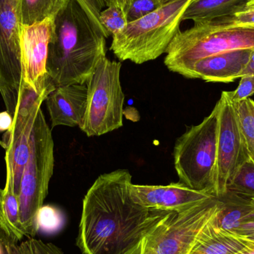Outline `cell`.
I'll list each match as a JSON object with an SVG mask.
<instances>
[{"label":"cell","instance_id":"1","mask_svg":"<svg viewBox=\"0 0 254 254\" xmlns=\"http://www.w3.org/2000/svg\"><path fill=\"white\" fill-rule=\"evenodd\" d=\"M131 175L119 169L98 176L86 192L77 246L83 254H126L172 212L131 198Z\"/></svg>","mask_w":254,"mask_h":254},{"label":"cell","instance_id":"21","mask_svg":"<svg viewBox=\"0 0 254 254\" xmlns=\"http://www.w3.org/2000/svg\"><path fill=\"white\" fill-rule=\"evenodd\" d=\"M235 104L246 151L249 159L254 164V101L247 98Z\"/></svg>","mask_w":254,"mask_h":254},{"label":"cell","instance_id":"28","mask_svg":"<svg viewBox=\"0 0 254 254\" xmlns=\"http://www.w3.org/2000/svg\"><path fill=\"white\" fill-rule=\"evenodd\" d=\"M228 27L254 28V8H246L231 16L210 21Z\"/></svg>","mask_w":254,"mask_h":254},{"label":"cell","instance_id":"35","mask_svg":"<svg viewBox=\"0 0 254 254\" xmlns=\"http://www.w3.org/2000/svg\"><path fill=\"white\" fill-rule=\"evenodd\" d=\"M236 254H254V243L252 246H249L243 252H239V253Z\"/></svg>","mask_w":254,"mask_h":254},{"label":"cell","instance_id":"17","mask_svg":"<svg viewBox=\"0 0 254 254\" xmlns=\"http://www.w3.org/2000/svg\"><path fill=\"white\" fill-rule=\"evenodd\" d=\"M249 0H194L185 10L184 20L208 22L231 16L246 8Z\"/></svg>","mask_w":254,"mask_h":254},{"label":"cell","instance_id":"32","mask_svg":"<svg viewBox=\"0 0 254 254\" xmlns=\"http://www.w3.org/2000/svg\"><path fill=\"white\" fill-rule=\"evenodd\" d=\"M133 1L134 0H104L106 6L107 7L116 6L123 9L125 11L128 10Z\"/></svg>","mask_w":254,"mask_h":254},{"label":"cell","instance_id":"2","mask_svg":"<svg viewBox=\"0 0 254 254\" xmlns=\"http://www.w3.org/2000/svg\"><path fill=\"white\" fill-rule=\"evenodd\" d=\"M106 39L77 1L70 0L55 18L49 43L46 69L52 84L86 83L106 57Z\"/></svg>","mask_w":254,"mask_h":254},{"label":"cell","instance_id":"27","mask_svg":"<svg viewBox=\"0 0 254 254\" xmlns=\"http://www.w3.org/2000/svg\"><path fill=\"white\" fill-rule=\"evenodd\" d=\"M163 5L161 0H134L127 10L128 22L137 20Z\"/></svg>","mask_w":254,"mask_h":254},{"label":"cell","instance_id":"5","mask_svg":"<svg viewBox=\"0 0 254 254\" xmlns=\"http://www.w3.org/2000/svg\"><path fill=\"white\" fill-rule=\"evenodd\" d=\"M254 49V28L228 27L215 22L194 23L179 31L167 48L164 64L183 76L196 61L237 49Z\"/></svg>","mask_w":254,"mask_h":254},{"label":"cell","instance_id":"3","mask_svg":"<svg viewBox=\"0 0 254 254\" xmlns=\"http://www.w3.org/2000/svg\"><path fill=\"white\" fill-rule=\"evenodd\" d=\"M194 0H170L146 16L128 22L113 36L110 50L120 61L140 65L166 53L181 31V22Z\"/></svg>","mask_w":254,"mask_h":254},{"label":"cell","instance_id":"23","mask_svg":"<svg viewBox=\"0 0 254 254\" xmlns=\"http://www.w3.org/2000/svg\"><path fill=\"white\" fill-rule=\"evenodd\" d=\"M10 254H64L55 245L45 243L35 237L27 238L19 243H12Z\"/></svg>","mask_w":254,"mask_h":254},{"label":"cell","instance_id":"31","mask_svg":"<svg viewBox=\"0 0 254 254\" xmlns=\"http://www.w3.org/2000/svg\"><path fill=\"white\" fill-rule=\"evenodd\" d=\"M13 116L7 110L0 113V132H6L13 124Z\"/></svg>","mask_w":254,"mask_h":254},{"label":"cell","instance_id":"30","mask_svg":"<svg viewBox=\"0 0 254 254\" xmlns=\"http://www.w3.org/2000/svg\"><path fill=\"white\" fill-rule=\"evenodd\" d=\"M250 198L252 203L250 213L237 234L254 243V197Z\"/></svg>","mask_w":254,"mask_h":254},{"label":"cell","instance_id":"13","mask_svg":"<svg viewBox=\"0 0 254 254\" xmlns=\"http://www.w3.org/2000/svg\"><path fill=\"white\" fill-rule=\"evenodd\" d=\"M131 198L137 204L151 210L181 213L213 195L195 190L180 182L168 185H138L131 184Z\"/></svg>","mask_w":254,"mask_h":254},{"label":"cell","instance_id":"10","mask_svg":"<svg viewBox=\"0 0 254 254\" xmlns=\"http://www.w3.org/2000/svg\"><path fill=\"white\" fill-rule=\"evenodd\" d=\"M18 0H0V95L13 116L23 86Z\"/></svg>","mask_w":254,"mask_h":254},{"label":"cell","instance_id":"36","mask_svg":"<svg viewBox=\"0 0 254 254\" xmlns=\"http://www.w3.org/2000/svg\"><path fill=\"white\" fill-rule=\"evenodd\" d=\"M246 8H254V0H249L248 1Z\"/></svg>","mask_w":254,"mask_h":254},{"label":"cell","instance_id":"29","mask_svg":"<svg viewBox=\"0 0 254 254\" xmlns=\"http://www.w3.org/2000/svg\"><path fill=\"white\" fill-rule=\"evenodd\" d=\"M240 78L241 80L237 89L229 92L231 100L235 103L250 98L254 94V76L244 75Z\"/></svg>","mask_w":254,"mask_h":254},{"label":"cell","instance_id":"19","mask_svg":"<svg viewBox=\"0 0 254 254\" xmlns=\"http://www.w3.org/2000/svg\"><path fill=\"white\" fill-rule=\"evenodd\" d=\"M0 232L13 243H19L25 237L21 226L19 194L7 184L0 198Z\"/></svg>","mask_w":254,"mask_h":254},{"label":"cell","instance_id":"20","mask_svg":"<svg viewBox=\"0 0 254 254\" xmlns=\"http://www.w3.org/2000/svg\"><path fill=\"white\" fill-rule=\"evenodd\" d=\"M70 0H18L21 25H31L51 16H57Z\"/></svg>","mask_w":254,"mask_h":254},{"label":"cell","instance_id":"12","mask_svg":"<svg viewBox=\"0 0 254 254\" xmlns=\"http://www.w3.org/2000/svg\"><path fill=\"white\" fill-rule=\"evenodd\" d=\"M56 16L42 22L19 27L21 64L24 86L32 89L38 95L55 89L48 76L49 46L52 40Z\"/></svg>","mask_w":254,"mask_h":254},{"label":"cell","instance_id":"18","mask_svg":"<svg viewBox=\"0 0 254 254\" xmlns=\"http://www.w3.org/2000/svg\"><path fill=\"white\" fill-rule=\"evenodd\" d=\"M219 198L221 205L215 220L216 225L220 229L237 234L250 213V197L227 191Z\"/></svg>","mask_w":254,"mask_h":254},{"label":"cell","instance_id":"37","mask_svg":"<svg viewBox=\"0 0 254 254\" xmlns=\"http://www.w3.org/2000/svg\"><path fill=\"white\" fill-rule=\"evenodd\" d=\"M1 192H2V189H1V188H0V198H1Z\"/></svg>","mask_w":254,"mask_h":254},{"label":"cell","instance_id":"9","mask_svg":"<svg viewBox=\"0 0 254 254\" xmlns=\"http://www.w3.org/2000/svg\"><path fill=\"white\" fill-rule=\"evenodd\" d=\"M49 93L38 95L23 85L12 126L0 140V144L5 150V184L11 186L18 194L22 173L29 157L34 123L42 104Z\"/></svg>","mask_w":254,"mask_h":254},{"label":"cell","instance_id":"22","mask_svg":"<svg viewBox=\"0 0 254 254\" xmlns=\"http://www.w3.org/2000/svg\"><path fill=\"white\" fill-rule=\"evenodd\" d=\"M227 191L248 197H254V164L248 160L228 185Z\"/></svg>","mask_w":254,"mask_h":254},{"label":"cell","instance_id":"24","mask_svg":"<svg viewBox=\"0 0 254 254\" xmlns=\"http://www.w3.org/2000/svg\"><path fill=\"white\" fill-rule=\"evenodd\" d=\"M64 218L62 213L56 207L43 205L37 215V226L38 232L53 234L62 228Z\"/></svg>","mask_w":254,"mask_h":254},{"label":"cell","instance_id":"25","mask_svg":"<svg viewBox=\"0 0 254 254\" xmlns=\"http://www.w3.org/2000/svg\"><path fill=\"white\" fill-rule=\"evenodd\" d=\"M100 21L110 36L124 29L128 23L127 12L116 6H110L100 13Z\"/></svg>","mask_w":254,"mask_h":254},{"label":"cell","instance_id":"34","mask_svg":"<svg viewBox=\"0 0 254 254\" xmlns=\"http://www.w3.org/2000/svg\"><path fill=\"white\" fill-rule=\"evenodd\" d=\"M1 235V240H2L3 244V253L2 254H10V247H11V243L13 242L10 241L9 239H7L4 234L0 232Z\"/></svg>","mask_w":254,"mask_h":254},{"label":"cell","instance_id":"7","mask_svg":"<svg viewBox=\"0 0 254 254\" xmlns=\"http://www.w3.org/2000/svg\"><path fill=\"white\" fill-rule=\"evenodd\" d=\"M212 196L181 213L172 212L126 254H188L220 208Z\"/></svg>","mask_w":254,"mask_h":254},{"label":"cell","instance_id":"14","mask_svg":"<svg viewBox=\"0 0 254 254\" xmlns=\"http://www.w3.org/2000/svg\"><path fill=\"white\" fill-rule=\"evenodd\" d=\"M254 49H237L216 54L194 63L184 74L188 79L231 83L243 76Z\"/></svg>","mask_w":254,"mask_h":254},{"label":"cell","instance_id":"16","mask_svg":"<svg viewBox=\"0 0 254 254\" xmlns=\"http://www.w3.org/2000/svg\"><path fill=\"white\" fill-rule=\"evenodd\" d=\"M216 215L188 254H236L253 244L239 234L218 228L215 222Z\"/></svg>","mask_w":254,"mask_h":254},{"label":"cell","instance_id":"8","mask_svg":"<svg viewBox=\"0 0 254 254\" xmlns=\"http://www.w3.org/2000/svg\"><path fill=\"white\" fill-rule=\"evenodd\" d=\"M122 65V63L105 57L86 80V112L79 127L89 137L102 135L123 127L125 96L121 83Z\"/></svg>","mask_w":254,"mask_h":254},{"label":"cell","instance_id":"11","mask_svg":"<svg viewBox=\"0 0 254 254\" xmlns=\"http://www.w3.org/2000/svg\"><path fill=\"white\" fill-rule=\"evenodd\" d=\"M218 104L219 131L214 195L219 198L226 193L228 185L249 158L240 130L235 102L231 100L229 92H222Z\"/></svg>","mask_w":254,"mask_h":254},{"label":"cell","instance_id":"33","mask_svg":"<svg viewBox=\"0 0 254 254\" xmlns=\"http://www.w3.org/2000/svg\"><path fill=\"white\" fill-rule=\"evenodd\" d=\"M244 75L254 76V50L252 52L249 63H248L247 65H246L244 71H243V76ZM243 76H242V77H243Z\"/></svg>","mask_w":254,"mask_h":254},{"label":"cell","instance_id":"15","mask_svg":"<svg viewBox=\"0 0 254 254\" xmlns=\"http://www.w3.org/2000/svg\"><path fill=\"white\" fill-rule=\"evenodd\" d=\"M46 102L52 128L79 127L86 112L87 86L86 83H76L56 87Z\"/></svg>","mask_w":254,"mask_h":254},{"label":"cell","instance_id":"26","mask_svg":"<svg viewBox=\"0 0 254 254\" xmlns=\"http://www.w3.org/2000/svg\"><path fill=\"white\" fill-rule=\"evenodd\" d=\"M80 7L86 12L91 22L98 32L101 33L106 38L110 37V34L104 28L100 21V13L102 11L106 4L104 0H76Z\"/></svg>","mask_w":254,"mask_h":254},{"label":"cell","instance_id":"4","mask_svg":"<svg viewBox=\"0 0 254 254\" xmlns=\"http://www.w3.org/2000/svg\"><path fill=\"white\" fill-rule=\"evenodd\" d=\"M218 102L199 125L188 128L176 140L174 165L179 182L195 190L214 195L219 131Z\"/></svg>","mask_w":254,"mask_h":254},{"label":"cell","instance_id":"6","mask_svg":"<svg viewBox=\"0 0 254 254\" xmlns=\"http://www.w3.org/2000/svg\"><path fill=\"white\" fill-rule=\"evenodd\" d=\"M54 166L52 130L40 110L34 123L29 157L19 185L21 226L26 238L35 237L38 233L37 215L47 195Z\"/></svg>","mask_w":254,"mask_h":254}]
</instances>
